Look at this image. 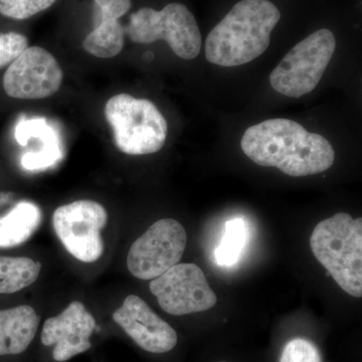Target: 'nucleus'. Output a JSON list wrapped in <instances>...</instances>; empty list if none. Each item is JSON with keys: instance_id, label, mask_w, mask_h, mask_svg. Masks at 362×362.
<instances>
[{"instance_id": "1", "label": "nucleus", "mask_w": 362, "mask_h": 362, "mask_svg": "<svg viewBox=\"0 0 362 362\" xmlns=\"http://www.w3.org/2000/svg\"><path fill=\"white\" fill-rule=\"evenodd\" d=\"M240 146L258 165L278 168L293 177L324 173L335 160L334 149L325 137L289 119H270L251 126Z\"/></svg>"}, {"instance_id": "21", "label": "nucleus", "mask_w": 362, "mask_h": 362, "mask_svg": "<svg viewBox=\"0 0 362 362\" xmlns=\"http://www.w3.org/2000/svg\"><path fill=\"white\" fill-rule=\"evenodd\" d=\"M28 47L26 37L18 33H0V68L13 63Z\"/></svg>"}, {"instance_id": "15", "label": "nucleus", "mask_w": 362, "mask_h": 362, "mask_svg": "<svg viewBox=\"0 0 362 362\" xmlns=\"http://www.w3.org/2000/svg\"><path fill=\"white\" fill-rule=\"evenodd\" d=\"M42 211L37 204L21 202L0 218V247L20 246L39 228Z\"/></svg>"}, {"instance_id": "20", "label": "nucleus", "mask_w": 362, "mask_h": 362, "mask_svg": "<svg viewBox=\"0 0 362 362\" xmlns=\"http://www.w3.org/2000/svg\"><path fill=\"white\" fill-rule=\"evenodd\" d=\"M280 362H323L318 349L309 340L295 338L285 345Z\"/></svg>"}, {"instance_id": "11", "label": "nucleus", "mask_w": 362, "mask_h": 362, "mask_svg": "<svg viewBox=\"0 0 362 362\" xmlns=\"http://www.w3.org/2000/svg\"><path fill=\"white\" fill-rule=\"evenodd\" d=\"M113 319L138 346L151 354H165L177 344L175 330L135 295L124 300Z\"/></svg>"}, {"instance_id": "17", "label": "nucleus", "mask_w": 362, "mask_h": 362, "mask_svg": "<svg viewBox=\"0 0 362 362\" xmlns=\"http://www.w3.org/2000/svg\"><path fill=\"white\" fill-rule=\"evenodd\" d=\"M123 47L124 28L115 20H102L83 42L85 51L100 59L114 58L120 54Z\"/></svg>"}, {"instance_id": "19", "label": "nucleus", "mask_w": 362, "mask_h": 362, "mask_svg": "<svg viewBox=\"0 0 362 362\" xmlns=\"http://www.w3.org/2000/svg\"><path fill=\"white\" fill-rule=\"evenodd\" d=\"M57 0H0V13L13 20L25 21L49 8Z\"/></svg>"}, {"instance_id": "23", "label": "nucleus", "mask_w": 362, "mask_h": 362, "mask_svg": "<svg viewBox=\"0 0 362 362\" xmlns=\"http://www.w3.org/2000/svg\"><path fill=\"white\" fill-rule=\"evenodd\" d=\"M221 362H226V361H221Z\"/></svg>"}, {"instance_id": "6", "label": "nucleus", "mask_w": 362, "mask_h": 362, "mask_svg": "<svg viewBox=\"0 0 362 362\" xmlns=\"http://www.w3.org/2000/svg\"><path fill=\"white\" fill-rule=\"evenodd\" d=\"M337 47L327 28L317 30L288 52L270 75L272 88L284 96L300 98L312 92L322 78Z\"/></svg>"}, {"instance_id": "2", "label": "nucleus", "mask_w": 362, "mask_h": 362, "mask_svg": "<svg viewBox=\"0 0 362 362\" xmlns=\"http://www.w3.org/2000/svg\"><path fill=\"white\" fill-rule=\"evenodd\" d=\"M281 13L269 0H240L206 40V58L214 65H245L264 54Z\"/></svg>"}, {"instance_id": "5", "label": "nucleus", "mask_w": 362, "mask_h": 362, "mask_svg": "<svg viewBox=\"0 0 362 362\" xmlns=\"http://www.w3.org/2000/svg\"><path fill=\"white\" fill-rule=\"evenodd\" d=\"M136 44L165 40L176 56L194 59L201 52V30L194 14L181 4H168L160 11L143 7L130 16L126 28Z\"/></svg>"}, {"instance_id": "7", "label": "nucleus", "mask_w": 362, "mask_h": 362, "mask_svg": "<svg viewBox=\"0 0 362 362\" xmlns=\"http://www.w3.org/2000/svg\"><path fill=\"white\" fill-rule=\"evenodd\" d=\"M187 233L180 221L162 218L136 240L128 252V270L141 280H153L180 264Z\"/></svg>"}, {"instance_id": "16", "label": "nucleus", "mask_w": 362, "mask_h": 362, "mask_svg": "<svg viewBox=\"0 0 362 362\" xmlns=\"http://www.w3.org/2000/svg\"><path fill=\"white\" fill-rule=\"evenodd\" d=\"M40 269V262L25 257H0V294H11L33 284Z\"/></svg>"}, {"instance_id": "14", "label": "nucleus", "mask_w": 362, "mask_h": 362, "mask_svg": "<svg viewBox=\"0 0 362 362\" xmlns=\"http://www.w3.org/2000/svg\"><path fill=\"white\" fill-rule=\"evenodd\" d=\"M40 316L32 306L0 310V356L25 351L37 334Z\"/></svg>"}, {"instance_id": "8", "label": "nucleus", "mask_w": 362, "mask_h": 362, "mask_svg": "<svg viewBox=\"0 0 362 362\" xmlns=\"http://www.w3.org/2000/svg\"><path fill=\"white\" fill-rule=\"evenodd\" d=\"M108 214L102 204L78 201L58 207L52 216L54 232L66 251L78 261L94 263L104 252L101 230Z\"/></svg>"}, {"instance_id": "18", "label": "nucleus", "mask_w": 362, "mask_h": 362, "mask_svg": "<svg viewBox=\"0 0 362 362\" xmlns=\"http://www.w3.org/2000/svg\"><path fill=\"white\" fill-rule=\"evenodd\" d=\"M249 240V228L246 221L235 218L226 221L220 245L214 251L216 265L230 268L240 261Z\"/></svg>"}, {"instance_id": "12", "label": "nucleus", "mask_w": 362, "mask_h": 362, "mask_svg": "<svg viewBox=\"0 0 362 362\" xmlns=\"http://www.w3.org/2000/svg\"><path fill=\"white\" fill-rule=\"evenodd\" d=\"M95 328L96 321L85 305L74 301L58 316L45 320L42 343L45 346L54 345V361H66L92 347L90 338Z\"/></svg>"}, {"instance_id": "22", "label": "nucleus", "mask_w": 362, "mask_h": 362, "mask_svg": "<svg viewBox=\"0 0 362 362\" xmlns=\"http://www.w3.org/2000/svg\"><path fill=\"white\" fill-rule=\"evenodd\" d=\"M101 9L102 20H115L122 18L129 11L131 0H95Z\"/></svg>"}, {"instance_id": "3", "label": "nucleus", "mask_w": 362, "mask_h": 362, "mask_svg": "<svg viewBox=\"0 0 362 362\" xmlns=\"http://www.w3.org/2000/svg\"><path fill=\"white\" fill-rule=\"evenodd\" d=\"M314 256L343 291L362 296V218L340 213L314 228L310 238Z\"/></svg>"}, {"instance_id": "10", "label": "nucleus", "mask_w": 362, "mask_h": 362, "mask_svg": "<svg viewBox=\"0 0 362 362\" xmlns=\"http://www.w3.org/2000/svg\"><path fill=\"white\" fill-rule=\"evenodd\" d=\"M61 66L51 52L40 47H28L9 65L4 77L9 97L40 100L56 94L63 83Z\"/></svg>"}, {"instance_id": "9", "label": "nucleus", "mask_w": 362, "mask_h": 362, "mask_svg": "<svg viewBox=\"0 0 362 362\" xmlns=\"http://www.w3.org/2000/svg\"><path fill=\"white\" fill-rule=\"evenodd\" d=\"M150 291L168 314L187 315L209 310L218 298L209 287L204 271L195 264H177L153 279Z\"/></svg>"}, {"instance_id": "4", "label": "nucleus", "mask_w": 362, "mask_h": 362, "mask_svg": "<svg viewBox=\"0 0 362 362\" xmlns=\"http://www.w3.org/2000/svg\"><path fill=\"white\" fill-rule=\"evenodd\" d=\"M116 146L129 156L156 153L164 146L168 126L156 104L128 94L113 96L105 106Z\"/></svg>"}, {"instance_id": "13", "label": "nucleus", "mask_w": 362, "mask_h": 362, "mask_svg": "<svg viewBox=\"0 0 362 362\" xmlns=\"http://www.w3.org/2000/svg\"><path fill=\"white\" fill-rule=\"evenodd\" d=\"M33 137L44 143L40 151L25 153L21 158V165L25 170H42L52 168L63 157L59 137L45 119H23L16 128V139L21 146H26Z\"/></svg>"}]
</instances>
